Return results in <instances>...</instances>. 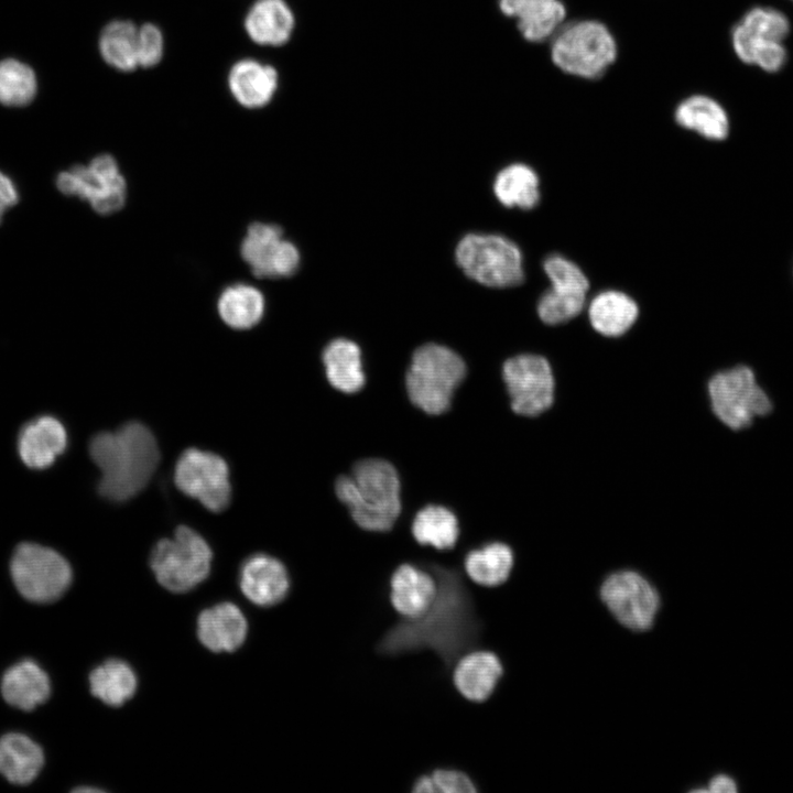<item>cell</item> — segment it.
<instances>
[{
  "label": "cell",
  "mask_w": 793,
  "mask_h": 793,
  "mask_svg": "<svg viewBox=\"0 0 793 793\" xmlns=\"http://www.w3.org/2000/svg\"><path fill=\"white\" fill-rule=\"evenodd\" d=\"M437 580L432 605L417 618L401 619L377 644L380 654L395 656L430 650L452 670L456 661L474 650L481 632L474 598L461 573L436 563L424 564Z\"/></svg>",
  "instance_id": "cell-1"
},
{
  "label": "cell",
  "mask_w": 793,
  "mask_h": 793,
  "mask_svg": "<svg viewBox=\"0 0 793 793\" xmlns=\"http://www.w3.org/2000/svg\"><path fill=\"white\" fill-rule=\"evenodd\" d=\"M89 454L101 472L99 493L121 502L139 493L150 481L159 460L152 432L140 422H129L115 432L93 437Z\"/></svg>",
  "instance_id": "cell-2"
},
{
  "label": "cell",
  "mask_w": 793,
  "mask_h": 793,
  "mask_svg": "<svg viewBox=\"0 0 793 793\" xmlns=\"http://www.w3.org/2000/svg\"><path fill=\"white\" fill-rule=\"evenodd\" d=\"M334 493L352 522L373 533L390 531L402 512V485L397 467L388 459L357 460L350 474L338 476Z\"/></svg>",
  "instance_id": "cell-3"
},
{
  "label": "cell",
  "mask_w": 793,
  "mask_h": 793,
  "mask_svg": "<svg viewBox=\"0 0 793 793\" xmlns=\"http://www.w3.org/2000/svg\"><path fill=\"white\" fill-rule=\"evenodd\" d=\"M466 374L465 360L452 348L436 343L421 345L404 374L406 397L421 412L442 415L450 409Z\"/></svg>",
  "instance_id": "cell-4"
},
{
  "label": "cell",
  "mask_w": 793,
  "mask_h": 793,
  "mask_svg": "<svg viewBox=\"0 0 793 793\" xmlns=\"http://www.w3.org/2000/svg\"><path fill=\"white\" fill-rule=\"evenodd\" d=\"M617 55L612 33L598 20L564 23L551 37L552 63L571 76L598 79L616 62Z\"/></svg>",
  "instance_id": "cell-5"
},
{
  "label": "cell",
  "mask_w": 793,
  "mask_h": 793,
  "mask_svg": "<svg viewBox=\"0 0 793 793\" xmlns=\"http://www.w3.org/2000/svg\"><path fill=\"white\" fill-rule=\"evenodd\" d=\"M455 258L467 276L488 287L517 286L525 276L519 246L502 235L468 233L458 242Z\"/></svg>",
  "instance_id": "cell-6"
},
{
  "label": "cell",
  "mask_w": 793,
  "mask_h": 793,
  "mask_svg": "<svg viewBox=\"0 0 793 793\" xmlns=\"http://www.w3.org/2000/svg\"><path fill=\"white\" fill-rule=\"evenodd\" d=\"M790 31V20L782 11L772 7H753L732 28V50L742 63L776 73L787 59L784 41Z\"/></svg>",
  "instance_id": "cell-7"
},
{
  "label": "cell",
  "mask_w": 793,
  "mask_h": 793,
  "mask_svg": "<svg viewBox=\"0 0 793 793\" xmlns=\"http://www.w3.org/2000/svg\"><path fill=\"white\" fill-rule=\"evenodd\" d=\"M213 552L196 531L178 526L173 536L153 547L150 565L161 586L172 593H186L207 578Z\"/></svg>",
  "instance_id": "cell-8"
},
{
  "label": "cell",
  "mask_w": 793,
  "mask_h": 793,
  "mask_svg": "<svg viewBox=\"0 0 793 793\" xmlns=\"http://www.w3.org/2000/svg\"><path fill=\"white\" fill-rule=\"evenodd\" d=\"M707 394L714 415L734 431L749 427L773 409L753 370L743 365L714 373L707 382Z\"/></svg>",
  "instance_id": "cell-9"
},
{
  "label": "cell",
  "mask_w": 793,
  "mask_h": 793,
  "mask_svg": "<svg viewBox=\"0 0 793 793\" xmlns=\"http://www.w3.org/2000/svg\"><path fill=\"white\" fill-rule=\"evenodd\" d=\"M501 379L514 414L536 417L553 406L555 376L544 356L524 352L506 359Z\"/></svg>",
  "instance_id": "cell-10"
},
{
  "label": "cell",
  "mask_w": 793,
  "mask_h": 793,
  "mask_svg": "<svg viewBox=\"0 0 793 793\" xmlns=\"http://www.w3.org/2000/svg\"><path fill=\"white\" fill-rule=\"evenodd\" d=\"M10 569L19 593L34 602L58 599L72 580L67 561L54 550L34 543L15 548Z\"/></svg>",
  "instance_id": "cell-11"
},
{
  "label": "cell",
  "mask_w": 793,
  "mask_h": 793,
  "mask_svg": "<svg viewBox=\"0 0 793 793\" xmlns=\"http://www.w3.org/2000/svg\"><path fill=\"white\" fill-rule=\"evenodd\" d=\"M57 188L65 195L88 200L95 211L112 214L126 202L127 184L116 160L100 154L88 166L75 165L58 174Z\"/></svg>",
  "instance_id": "cell-12"
},
{
  "label": "cell",
  "mask_w": 793,
  "mask_h": 793,
  "mask_svg": "<svg viewBox=\"0 0 793 793\" xmlns=\"http://www.w3.org/2000/svg\"><path fill=\"white\" fill-rule=\"evenodd\" d=\"M174 482L186 496L213 512L225 510L230 501L231 486L227 463L218 455L188 448L177 459Z\"/></svg>",
  "instance_id": "cell-13"
},
{
  "label": "cell",
  "mask_w": 793,
  "mask_h": 793,
  "mask_svg": "<svg viewBox=\"0 0 793 793\" xmlns=\"http://www.w3.org/2000/svg\"><path fill=\"white\" fill-rule=\"evenodd\" d=\"M600 597L612 616L634 631L651 628L660 607L656 589L633 571L610 574L600 587Z\"/></svg>",
  "instance_id": "cell-14"
},
{
  "label": "cell",
  "mask_w": 793,
  "mask_h": 793,
  "mask_svg": "<svg viewBox=\"0 0 793 793\" xmlns=\"http://www.w3.org/2000/svg\"><path fill=\"white\" fill-rule=\"evenodd\" d=\"M240 252L258 278L290 276L300 265L297 248L283 238L279 226L272 224H251Z\"/></svg>",
  "instance_id": "cell-15"
},
{
  "label": "cell",
  "mask_w": 793,
  "mask_h": 793,
  "mask_svg": "<svg viewBox=\"0 0 793 793\" xmlns=\"http://www.w3.org/2000/svg\"><path fill=\"white\" fill-rule=\"evenodd\" d=\"M239 585L251 602L271 607L286 597L290 576L284 564L278 558L268 554H254L242 564Z\"/></svg>",
  "instance_id": "cell-16"
},
{
  "label": "cell",
  "mask_w": 793,
  "mask_h": 793,
  "mask_svg": "<svg viewBox=\"0 0 793 793\" xmlns=\"http://www.w3.org/2000/svg\"><path fill=\"white\" fill-rule=\"evenodd\" d=\"M437 580L424 564L402 563L390 578V601L403 619L420 617L434 601Z\"/></svg>",
  "instance_id": "cell-17"
},
{
  "label": "cell",
  "mask_w": 793,
  "mask_h": 793,
  "mask_svg": "<svg viewBox=\"0 0 793 793\" xmlns=\"http://www.w3.org/2000/svg\"><path fill=\"white\" fill-rule=\"evenodd\" d=\"M498 8L515 21L522 37L531 43L550 40L566 19L562 0H498Z\"/></svg>",
  "instance_id": "cell-18"
},
{
  "label": "cell",
  "mask_w": 793,
  "mask_h": 793,
  "mask_svg": "<svg viewBox=\"0 0 793 793\" xmlns=\"http://www.w3.org/2000/svg\"><path fill=\"white\" fill-rule=\"evenodd\" d=\"M227 83L237 104L247 109H259L268 106L274 98L280 76L271 64L256 58H242L230 67Z\"/></svg>",
  "instance_id": "cell-19"
},
{
  "label": "cell",
  "mask_w": 793,
  "mask_h": 793,
  "mask_svg": "<svg viewBox=\"0 0 793 793\" xmlns=\"http://www.w3.org/2000/svg\"><path fill=\"white\" fill-rule=\"evenodd\" d=\"M295 14L285 0H256L243 19L247 36L261 46L279 47L290 42Z\"/></svg>",
  "instance_id": "cell-20"
},
{
  "label": "cell",
  "mask_w": 793,
  "mask_h": 793,
  "mask_svg": "<svg viewBox=\"0 0 793 793\" xmlns=\"http://www.w3.org/2000/svg\"><path fill=\"white\" fill-rule=\"evenodd\" d=\"M247 620L232 602L204 609L197 618V637L213 652H232L246 640Z\"/></svg>",
  "instance_id": "cell-21"
},
{
  "label": "cell",
  "mask_w": 793,
  "mask_h": 793,
  "mask_svg": "<svg viewBox=\"0 0 793 793\" xmlns=\"http://www.w3.org/2000/svg\"><path fill=\"white\" fill-rule=\"evenodd\" d=\"M453 681L457 691L471 702L481 703L493 693L503 667L500 659L490 651L470 650L453 666Z\"/></svg>",
  "instance_id": "cell-22"
},
{
  "label": "cell",
  "mask_w": 793,
  "mask_h": 793,
  "mask_svg": "<svg viewBox=\"0 0 793 793\" xmlns=\"http://www.w3.org/2000/svg\"><path fill=\"white\" fill-rule=\"evenodd\" d=\"M586 311L593 329L607 338H617L628 333L640 314L639 305L632 296L613 289L595 294L587 303Z\"/></svg>",
  "instance_id": "cell-23"
},
{
  "label": "cell",
  "mask_w": 793,
  "mask_h": 793,
  "mask_svg": "<svg viewBox=\"0 0 793 793\" xmlns=\"http://www.w3.org/2000/svg\"><path fill=\"white\" fill-rule=\"evenodd\" d=\"M328 384L343 394L360 392L367 381L361 349L347 338L330 340L322 351Z\"/></svg>",
  "instance_id": "cell-24"
},
{
  "label": "cell",
  "mask_w": 793,
  "mask_h": 793,
  "mask_svg": "<svg viewBox=\"0 0 793 793\" xmlns=\"http://www.w3.org/2000/svg\"><path fill=\"white\" fill-rule=\"evenodd\" d=\"M67 444L63 424L52 416H41L28 423L19 436V454L23 463L35 469L54 463Z\"/></svg>",
  "instance_id": "cell-25"
},
{
  "label": "cell",
  "mask_w": 793,
  "mask_h": 793,
  "mask_svg": "<svg viewBox=\"0 0 793 793\" xmlns=\"http://www.w3.org/2000/svg\"><path fill=\"white\" fill-rule=\"evenodd\" d=\"M675 122L708 140L720 141L729 133L728 113L716 99L695 94L683 99L674 111Z\"/></svg>",
  "instance_id": "cell-26"
},
{
  "label": "cell",
  "mask_w": 793,
  "mask_h": 793,
  "mask_svg": "<svg viewBox=\"0 0 793 793\" xmlns=\"http://www.w3.org/2000/svg\"><path fill=\"white\" fill-rule=\"evenodd\" d=\"M1 693L11 706L32 710L48 698L50 680L35 662L24 660L7 670L1 682Z\"/></svg>",
  "instance_id": "cell-27"
},
{
  "label": "cell",
  "mask_w": 793,
  "mask_h": 793,
  "mask_svg": "<svg viewBox=\"0 0 793 793\" xmlns=\"http://www.w3.org/2000/svg\"><path fill=\"white\" fill-rule=\"evenodd\" d=\"M410 529L417 544L438 551L454 548L460 534L457 515L449 508L437 503H428L417 510Z\"/></svg>",
  "instance_id": "cell-28"
},
{
  "label": "cell",
  "mask_w": 793,
  "mask_h": 793,
  "mask_svg": "<svg viewBox=\"0 0 793 793\" xmlns=\"http://www.w3.org/2000/svg\"><path fill=\"white\" fill-rule=\"evenodd\" d=\"M44 763L39 745L29 737L10 732L0 738V773L14 784L32 782Z\"/></svg>",
  "instance_id": "cell-29"
},
{
  "label": "cell",
  "mask_w": 793,
  "mask_h": 793,
  "mask_svg": "<svg viewBox=\"0 0 793 793\" xmlns=\"http://www.w3.org/2000/svg\"><path fill=\"white\" fill-rule=\"evenodd\" d=\"M541 183L535 170L524 163L501 169L493 181V194L508 208L533 209L541 199Z\"/></svg>",
  "instance_id": "cell-30"
},
{
  "label": "cell",
  "mask_w": 793,
  "mask_h": 793,
  "mask_svg": "<svg viewBox=\"0 0 793 793\" xmlns=\"http://www.w3.org/2000/svg\"><path fill=\"white\" fill-rule=\"evenodd\" d=\"M513 562V552L508 544L490 542L467 552L464 568L474 583L496 587L509 578Z\"/></svg>",
  "instance_id": "cell-31"
},
{
  "label": "cell",
  "mask_w": 793,
  "mask_h": 793,
  "mask_svg": "<svg viewBox=\"0 0 793 793\" xmlns=\"http://www.w3.org/2000/svg\"><path fill=\"white\" fill-rule=\"evenodd\" d=\"M91 694L113 707L132 698L137 689V676L124 661L111 659L95 667L89 675Z\"/></svg>",
  "instance_id": "cell-32"
},
{
  "label": "cell",
  "mask_w": 793,
  "mask_h": 793,
  "mask_svg": "<svg viewBox=\"0 0 793 793\" xmlns=\"http://www.w3.org/2000/svg\"><path fill=\"white\" fill-rule=\"evenodd\" d=\"M138 25L130 20L117 19L106 24L98 47L106 64L119 72H133L138 66Z\"/></svg>",
  "instance_id": "cell-33"
},
{
  "label": "cell",
  "mask_w": 793,
  "mask_h": 793,
  "mask_svg": "<svg viewBox=\"0 0 793 793\" xmlns=\"http://www.w3.org/2000/svg\"><path fill=\"white\" fill-rule=\"evenodd\" d=\"M218 313L221 319L235 329H248L256 326L264 314L262 293L248 284H233L227 287L218 300Z\"/></svg>",
  "instance_id": "cell-34"
},
{
  "label": "cell",
  "mask_w": 793,
  "mask_h": 793,
  "mask_svg": "<svg viewBox=\"0 0 793 793\" xmlns=\"http://www.w3.org/2000/svg\"><path fill=\"white\" fill-rule=\"evenodd\" d=\"M587 294L550 285L537 300V316L545 325L556 326L567 323L586 308Z\"/></svg>",
  "instance_id": "cell-35"
},
{
  "label": "cell",
  "mask_w": 793,
  "mask_h": 793,
  "mask_svg": "<svg viewBox=\"0 0 793 793\" xmlns=\"http://www.w3.org/2000/svg\"><path fill=\"white\" fill-rule=\"evenodd\" d=\"M36 93L35 74L17 59L0 62V102L7 106L29 104Z\"/></svg>",
  "instance_id": "cell-36"
},
{
  "label": "cell",
  "mask_w": 793,
  "mask_h": 793,
  "mask_svg": "<svg viewBox=\"0 0 793 793\" xmlns=\"http://www.w3.org/2000/svg\"><path fill=\"white\" fill-rule=\"evenodd\" d=\"M550 285L577 290L588 293L589 280L582 268L565 256L553 253L542 263Z\"/></svg>",
  "instance_id": "cell-37"
},
{
  "label": "cell",
  "mask_w": 793,
  "mask_h": 793,
  "mask_svg": "<svg viewBox=\"0 0 793 793\" xmlns=\"http://www.w3.org/2000/svg\"><path fill=\"white\" fill-rule=\"evenodd\" d=\"M164 36L161 29L151 22L138 26L137 56L140 68H152L164 55Z\"/></svg>",
  "instance_id": "cell-38"
},
{
  "label": "cell",
  "mask_w": 793,
  "mask_h": 793,
  "mask_svg": "<svg viewBox=\"0 0 793 793\" xmlns=\"http://www.w3.org/2000/svg\"><path fill=\"white\" fill-rule=\"evenodd\" d=\"M439 793H474L477 787L468 774L455 769H436L431 772Z\"/></svg>",
  "instance_id": "cell-39"
},
{
  "label": "cell",
  "mask_w": 793,
  "mask_h": 793,
  "mask_svg": "<svg viewBox=\"0 0 793 793\" xmlns=\"http://www.w3.org/2000/svg\"><path fill=\"white\" fill-rule=\"evenodd\" d=\"M18 202V192L12 181L0 172V221L4 211Z\"/></svg>",
  "instance_id": "cell-40"
},
{
  "label": "cell",
  "mask_w": 793,
  "mask_h": 793,
  "mask_svg": "<svg viewBox=\"0 0 793 793\" xmlns=\"http://www.w3.org/2000/svg\"><path fill=\"white\" fill-rule=\"evenodd\" d=\"M706 791L713 793H735L738 791V785L730 775L717 774L710 779Z\"/></svg>",
  "instance_id": "cell-41"
},
{
  "label": "cell",
  "mask_w": 793,
  "mask_h": 793,
  "mask_svg": "<svg viewBox=\"0 0 793 793\" xmlns=\"http://www.w3.org/2000/svg\"><path fill=\"white\" fill-rule=\"evenodd\" d=\"M412 792L437 793L432 774H422L421 776H419L413 783Z\"/></svg>",
  "instance_id": "cell-42"
},
{
  "label": "cell",
  "mask_w": 793,
  "mask_h": 793,
  "mask_svg": "<svg viewBox=\"0 0 793 793\" xmlns=\"http://www.w3.org/2000/svg\"><path fill=\"white\" fill-rule=\"evenodd\" d=\"M790 1H792V2H793V0H790Z\"/></svg>",
  "instance_id": "cell-43"
}]
</instances>
